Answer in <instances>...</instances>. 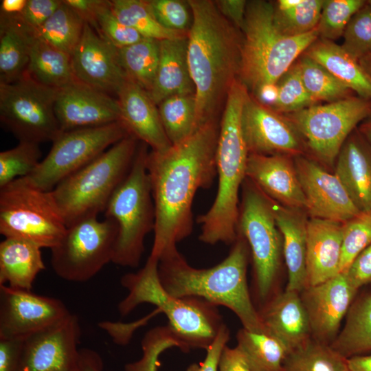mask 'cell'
<instances>
[{"label": "cell", "instance_id": "cell-1", "mask_svg": "<svg viewBox=\"0 0 371 371\" xmlns=\"http://www.w3.org/2000/svg\"><path fill=\"white\" fill-rule=\"evenodd\" d=\"M218 132L212 120L169 150L148 153L146 168L155 211L150 257L159 260L191 234L195 194L210 188L216 175Z\"/></svg>", "mask_w": 371, "mask_h": 371}, {"label": "cell", "instance_id": "cell-2", "mask_svg": "<svg viewBox=\"0 0 371 371\" xmlns=\"http://www.w3.org/2000/svg\"><path fill=\"white\" fill-rule=\"evenodd\" d=\"M192 21L188 32V62L195 89L200 128L216 113L238 78L243 36L214 1L189 0Z\"/></svg>", "mask_w": 371, "mask_h": 371}, {"label": "cell", "instance_id": "cell-3", "mask_svg": "<svg viewBox=\"0 0 371 371\" xmlns=\"http://www.w3.org/2000/svg\"><path fill=\"white\" fill-rule=\"evenodd\" d=\"M232 245L223 261L207 269L190 266L177 249L164 255L158 265L161 284L175 297H199L223 306L236 315L244 328L265 332L247 284L249 246L239 234Z\"/></svg>", "mask_w": 371, "mask_h": 371}, {"label": "cell", "instance_id": "cell-4", "mask_svg": "<svg viewBox=\"0 0 371 371\" xmlns=\"http://www.w3.org/2000/svg\"><path fill=\"white\" fill-rule=\"evenodd\" d=\"M249 94L247 88L237 78L226 96L216 152L217 193L211 207L197 218L201 225L199 238L206 244L229 245L237 238L239 191L246 178L249 155L241 117Z\"/></svg>", "mask_w": 371, "mask_h": 371}, {"label": "cell", "instance_id": "cell-5", "mask_svg": "<svg viewBox=\"0 0 371 371\" xmlns=\"http://www.w3.org/2000/svg\"><path fill=\"white\" fill-rule=\"evenodd\" d=\"M158 265L159 260L149 256L141 269L122 278L128 294L118 305L120 313L126 315L142 303L154 304L167 317V326L183 352L207 350L223 324L217 306L199 297L169 294L161 284Z\"/></svg>", "mask_w": 371, "mask_h": 371}, {"label": "cell", "instance_id": "cell-6", "mask_svg": "<svg viewBox=\"0 0 371 371\" xmlns=\"http://www.w3.org/2000/svg\"><path fill=\"white\" fill-rule=\"evenodd\" d=\"M274 13V5L267 1L247 4L238 78L253 93L263 85L276 84L319 37L317 28L296 36L283 34Z\"/></svg>", "mask_w": 371, "mask_h": 371}, {"label": "cell", "instance_id": "cell-7", "mask_svg": "<svg viewBox=\"0 0 371 371\" xmlns=\"http://www.w3.org/2000/svg\"><path fill=\"white\" fill-rule=\"evenodd\" d=\"M137 148V139L127 135L51 191L67 227L104 212L129 172Z\"/></svg>", "mask_w": 371, "mask_h": 371}, {"label": "cell", "instance_id": "cell-8", "mask_svg": "<svg viewBox=\"0 0 371 371\" xmlns=\"http://www.w3.org/2000/svg\"><path fill=\"white\" fill-rule=\"evenodd\" d=\"M147 145L139 146L131 168L115 190L104 212L117 225L112 262L137 267L144 251V239L154 231L155 211L146 168Z\"/></svg>", "mask_w": 371, "mask_h": 371}, {"label": "cell", "instance_id": "cell-9", "mask_svg": "<svg viewBox=\"0 0 371 371\" xmlns=\"http://www.w3.org/2000/svg\"><path fill=\"white\" fill-rule=\"evenodd\" d=\"M237 234L246 240L251 256L256 293L263 306L271 299L281 266L282 237L271 200L250 179L242 187Z\"/></svg>", "mask_w": 371, "mask_h": 371}, {"label": "cell", "instance_id": "cell-10", "mask_svg": "<svg viewBox=\"0 0 371 371\" xmlns=\"http://www.w3.org/2000/svg\"><path fill=\"white\" fill-rule=\"evenodd\" d=\"M371 113V101L349 96L284 114L302 137L306 155L333 172L341 147Z\"/></svg>", "mask_w": 371, "mask_h": 371}, {"label": "cell", "instance_id": "cell-11", "mask_svg": "<svg viewBox=\"0 0 371 371\" xmlns=\"http://www.w3.org/2000/svg\"><path fill=\"white\" fill-rule=\"evenodd\" d=\"M0 233L39 247L56 246L67 225L52 192L38 190L19 179L0 188Z\"/></svg>", "mask_w": 371, "mask_h": 371}, {"label": "cell", "instance_id": "cell-12", "mask_svg": "<svg viewBox=\"0 0 371 371\" xmlns=\"http://www.w3.org/2000/svg\"><path fill=\"white\" fill-rule=\"evenodd\" d=\"M58 90L27 71L12 82H0L1 122L19 142H53L62 132L55 113Z\"/></svg>", "mask_w": 371, "mask_h": 371}, {"label": "cell", "instance_id": "cell-13", "mask_svg": "<svg viewBox=\"0 0 371 371\" xmlns=\"http://www.w3.org/2000/svg\"><path fill=\"white\" fill-rule=\"evenodd\" d=\"M130 135L120 122L61 132L34 171L19 179L43 191L53 190L64 179L113 144Z\"/></svg>", "mask_w": 371, "mask_h": 371}, {"label": "cell", "instance_id": "cell-14", "mask_svg": "<svg viewBox=\"0 0 371 371\" xmlns=\"http://www.w3.org/2000/svg\"><path fill=\"white\" fill-rule=\"evenodd\" d=\"M117 228L111 219L81 218L67 227L60 242L51 249V265L60 278L88 281L112 262Z\"/></svg>", "mask_w": 371, "mask_h": 371}, {"label": "cell", "instance_id": "cell-15", "mask_svg": "<svg viewBox=\"0 0 371 371\" xmlns=\"http://www.w3.org/2000/svg\"><path fill=\"white\" fill-rule=\"evenodd\" d=\"M71 314L58 299L0 285V339L25 340Z\"/></svg>", "mask_w": 371, "mask_h": 371}, {"label": "cell", "instance_id": "cell-16", "mask_svg": "<svg viewBox=\"0 0 371 371\" xmlns=\"http://www.w3.org/2000/svg\"><path fill=\"white\" fill-rule=\"evenodd\" d=\"M241 126L249 155H306L304 142L290 121L249 94Z\"/></svg>", "mask_w": 371, "mask_h": 371}, {"label": "cell", "instance_id": "cell-17", "mask_svg": "<svg viewBox=\"0 0 371 371\" xmlns=\"http://www.w3.org/2000/svg\"><path fill=\"white\" fill-rule=\"evenodd\" d=\"M294 162L309 218L345 223L361 212L334 172L306 155Z\"/></svg>", "mask_w": 371, "mask_h": 371}, {"label": "cell", "instance_id": "cell-18", "mask_svg": "<svg viewBox=\"0 0 371 371\" xmlns=\"http://www.w3.org/2000/svg\"><path fill=\"white\" fill-rule=\"evenodd\" d=\"M80 328L73 314L23 341L21 371H76Z\"/></svg>", "mask_w": 371, "mask_h": 371}, {"label": "cell", "instance_id": "cell-19", "mask_svg": "<svg viewBox=\"0 0 371 371\" xmlns=\"http://www.w3.org/2000/svg\"><path fill=\"white\" fill-rule=\"evenodd\" d=\"M358 291L346 273H339L322 283L306 287L300 293L312 338L327 344L333 341Z\"/></svg>", "mask_w": 371, "mask_h": 371}, {"label": "cell", "instance_id": "cell-20", "mask_svg": "<svg viewBox=\"0 0 371 371\" xmlns=\"http://www.w3.org/2000/svg\"><path fill=\"white\" fill-rule=\"evenodd\" d=\"M71 60L77 80L109 95H117L128 78L120 63L117 48L87 23Z\"/></svg>", "mask_w": 371, "mask_h": 371}, {"label": "cell", "instance_id": "cell-21", "mask_svg": "<svg viewBox=\"0 0 371 371\" xmlns=\"http://www.w3.org/2000/svg\"><path fill=\"white\" fill-rule=\"evenodd\" d=\"M55 113L62 132L120 121L117 98L76 79L58 90Z\"/></svg>", "mask_w": 371, "mask_h": 371}, {"label": "cell", "instance_id": "cell-22", "mask_svg": "<svg viewBox=\"0 0 371 371\" xmlns=\"http://www.w3.org/2000/svg\"><path fill=\"white\" fill-rule=\"evenodd\" d=\"M116 95L120 107V122L130 135L155 152L163 153L172 146L164 128L158 106L144 89L127 78Z\"/></svg>", "mask_w": 371, "mask_h": 371}, {"label": "cell", "instance_id": "cell-23", "mask_svg": "<svg viewBox=\"0 0 371 371\" xmlns=\"http://www.w3.org/2000/svg\"><path fill=\"white\" fill-rule=\"evenodd\" d=\"M246 177L276 203L306 210L294 157L250 154L247 161Z\"/></svg>", "mask_w": 371, "mask_h": 371}, {"label": "cell", "instance_id": "cell-24", "mask_svg": "<svg viewBox=\"0 0 371 371\" xmlns=\"http://www.w3.org/2000/svg\"><path fill=\"white\" fill-rule=\"evenodd\" d=\"M343 223L309 218L306 226V286L340 273Z\"/></svg>", "mask_w": 371, "mask_h": 371}, {"label": "cell", "instance_id": "cell-25", "mask_svg": "<svg viewBox=\"0 0 371 371\" xmlns=\"http://www.w3.org/2000/svg\"><path fill=\"white\" fill-rule=\"evenodd\" d=\"M258 312L265 331L280 340L289 353L312 338L300 293L285 289L271 297Z\"/></svg>", "mask_w": 371, "mask_h": 371}, {"label": "cell", "instance_id": "cell-26", "mask_svg": "<svg viewBox=\"0 0 371 371\" xmlns=\"http://www.w3.org/2000/svg\"><path fill=\"white\" fill-rule=\"evenodd\" d=\"M333 172L359 211L371 210V146L357 128L341 147Z\"/></svg>", "mask_w": 371, "mask_h": 371}, {"label": "cell", "instance_id": "cell-27", "mask_svg": "<svg viewBox=\"0 0 371 371\" xmlns=\"http://www.w3.org/2000/svg\"><path fill=\"white\" fill-rule=\"evenodd\" d=\"M271 205L282 237V252L288 271L286 289L301 293L306 286V226L309 218L305 210Z\"/></svg>", "mask_w": 371, "mask_h": 371}, {"label": "cell", "instance_id": "cell-28", "mask_svg": "<svg viewBox=\"0 0 371 371\" xmlns=\"http://www.w3.org/2000/svg\"><path fill=\"white\" fill-rule=\"evenodd\" d=\"M160 55L148 94L158 106L177 95L195 94L188 62V36L159 41Z\"/></svg>", "mask_w": 371, "mask_h": 371}, {"label": "cell", "instance_id": "cell-29", "mask_svg": "<svg viewBox=\"0 0 371 371\" xmlns=\"http://www.w3.org/2000/svg\"><path fill=\"white\" fill-rule=\"evenodd\" d=\"M41 249L23 239L5 238L0 243V285L31 291L45 268Z\"/></svg>", "mask_w": 371, "mask_h": 371}, {"label": "cell", "instance_id": "cell-30", "mask_svg": "<svg viewBox=\"0 0 371 371\" xmlns=\"http://www.w3.org/2000/svg\"><path fill=\"white\" fill-rule=\"evenodd\" d=\"M303 54L322 65L359 97L371 101V78L359 60L341 45L318 37Z\"/></svg>", "mask_w": 371, "mask_h": 371}, {"label": "cell", "instance_id": "cell-31", "mask_svg": "<svg viewBox=\"0 0 371 371\" xmlns=\"http://www.w3.org/2000/svg\"><path fill=\"white\" fill-rule=\"evenodd\" d=\"M33 36L17 18L0 17V82H12L27 71Z\"/></svg>", "mask_w": 371, "mask_h": 371}, {"label": "cell", "instance_id": "cell-32", "mask_svg": "<svg viewBox=\"0 0 371 371\" xmlns=\"http://www.w3.org/2000/svg\"><path fill=\"white\" fill-rule=\"evenodd\" d=\"M330 346L346 358L371 352V291L357 295Z\"/></svg>", "mask_w": 371, "mask_h": 371}, {"label": "cell", "instance_id": "cell-33", "mask_svg": "<svg viewBox=\"0 0 371 371\" xmlns=\"http://www.w3.org/2000/svg\"><path fill=\"white\" fill-rule=\"evenodd\" d=\"M27 73L47 87L60 89L74 80L71 56L34 35Z\"/></svg>", "mask_w": 371, "mask_h": 371}, {"label": "cell", "instance_id": "cell-34", "mask_svg": "<svg viewBox=\"0 0 371 371\" xmlns=\"http://www.w3.org/2000/svg\"><path fill=\"white\" fill-rule=\"evenodd\" d=\"M236 339V347L252 371H282L289 351L277 338L266 331L256 333L243 328Z\"/></svg>", "mask_w": 371, "mask_h": 371}, {"label": "cell", "instance_id": "cell-35", "mask_svg": "<svg viewBox=\"0 0 371 371\" xmlns=\"http://www.w3.org/2000/svg\"><path fill=\"white\" fill-rule=\"evenodd\" d=\"M159 41L144 38L131 45L117 48L119 61L127 78L147 92L153 86L159 64Z\"/></svg>", "mask_w": 371, "mask_h": 371}, {"label": "cell", "instance_id": "cell-36", "mask_svg": "<svg viewBox=\"0 0 371 371\" xmlns=\"http://www.w3.org/2000/svg\"><path fill=\"white\" fill-rule=\"evenodd\" d=\"M85 23L81 16L62 1L34 35L71 56L80 40Z\"/></svg>", "mask_w": 371, "mask_h": 371}, {"label": "cell", "instance_id": "cell-37", "mask_svg": "<svg viewBox=\"0 0 371 371\" xmlns=\"http://www.w3.org/2000/svg\"><path fill=\"white\" fill-rule=\"evenodd\" d=\"M161 120L170 143L178 145L199 128L196 121L194 94L177 95L158 104Z\"/></svg>", "mask_w": 371, "mask_h": 371}, {"label": "cell", "instance_id": "cell-38", "mask_svg": "<svg viewBox=\"0 0 371 371\" xmlns=\"http://www.w3.org/2000/svg\"><path fill=\"white\" fill-rule=\"evenodd\" d=\"M282 371H351L348 358L311 338L287 355Z\"/></svg>", "mask_w": 371, "mask_h": 371}, {"label": "cell", "instance_id": "cell-39", "mask_svg": "<svg viewBox=\"0 0 371 371\" xmlns=\"http://www.w3.org/2000/svg\"><path fill=\"white\" fill-rule=\"evenodd\" d=\"M110 3L117 18L144 38L162 41L188 36V32H175L164 27L151 12L147 1L113 0Z\"/></svg>", "mask_w": 371, "mask_h": 371}, {"label": "cell", "instance_id": "cell-40", "mask_svg": "<svg viewBox=\"0 0 371 371\" xmlns=\"http://www.w3.org/2000/svg\"><path fill=\"white\" fill-rule=\"evenodd\" d=\"M304 85L315 103L351 96L352 92L322 65L302 54L297 60Z\"/></svg>", "mask_w": 371, "mask_h": 371}, {"label": "cell", "instance_id": "cell-41", "mask_svg": "<svg viewBox=\"0 0 371 371\" xmlns=\"http://www.w3.org/2000/svg\"><path fill=\"white\" fill-rule=\"evenodd\" d=\"M39 144L19 142L12 148L0 153V188L32 174L39 163Z\"/></svg>", "mask_w": 371, "mask_h": 371}, {"label": "cell", "instance_id": "cell-42", "mask_svg": "<svg viewBox=\"0 0 371 371\" xmlns=\"http://www.w3.org/2000/svg\"><path fill=\"white\" fill-rule=\"evenodd\" d=\"M366 3L363 0H324L317 26L319 37L333 41L342 36L352 16Z\"/></svg>", "mask_w": 371, "mask_h": 371}, {"label": "cell", "instance_id": "cell-43", "mask_svg": "<svg viewBox=\"0 0 371 371\" xmlns=\"http://www.w3.org/2000/svg\"><path fill=\"white\" fill-rule=\"evenodd\" d=\"M371 243V210L361 211L343 223L340 273H345L356 257Z\"/></svg>", "mask_w": 371, "mask_h": 371}, {"label": "cell", "instance_id": "cell-44", "mask_svg": "<svg viewBox=\"0 0 371 371\" xmlns=\"http://www.w3.org/2000/svg\"><path fill=\"white\" fill-rule=\"evenodd\" d=\"M323 0H303L294 9L280 12L276 10L274 21L284 35L296 36L317 28L323 6Z\"/></svg>", "mask_w": 371, "mask_h": 371}, {"label": "cell", "instance_id": "cell-45", "mask_svg": "<svg viewBox=\"0 0 371 371\" xmlns=\"http://www.w3.org/2000/svg\"><path fill=\"white\" fill-rule=\"evenodd\" d=\"M277 85L278 95L272 109L275 111L288 114L315 104L304 85L297 60L281 77Z\"/></svg>", "mask_w": 371, "mask_h": 371}, {"label": "cell", "instance_id": "cell-46", "mask_svg": "<svg viewBox=\"0 0 371 371\" xmlns=\"http://www.w3.org/2000/svg\"><path fill=\"white\" fill-rule=\"evenodd\" d=\"M180 344L168 326L150 330L142 341V356L125 366V371H157L160 355L166 350Z\"/></svg>", "mask_w": 371, "mask_h": 371}, {"label": "cell", "instance_id": "cell-47", "mask_svg": "<svg viewBox=\"0 0 371 371\" xmlns=\"http://www.w3.org/2000/svg\"><path fill=\"white\" fill-rule=\"evenodd\" d=\"M342 36L341 46L355 59L371 54V5L367 1L352 16Z\"/></svg>", "mask_w": 371, "mask_h": 371}, {"label": "cell", "instance_id": "cell-48", "mask_svg": "<svg viewBox=\"0 0 371 371\" xmlns=\"http://www.w3.org/2000/svg\"><path fill=\"white\" fill-rule=\"evenodd\" d=\"M99 35L117 48L135 44L144 38L136 30L122 23L113 13L110 1L98 8L92 27Z\"/></svg>", "mask_w": 371, "mask_h": 371}, {"label": "cell", "instance_id": "cell-49", "mask_svg": "<svg viewBox=\"0 0 371 371\" xmlns=\"http://www.w3.org/2000/svg\"><path fill=\"white\" fill-rule=\"evenodd\" d=\"M150 10L157 21L165 28L188 32L192 16L188 1L181 0H149Z\"/></svg>", "mask_w": 371, "mask_h": 371}, {"label": "cell", "instance_id": "cell-50", "mask_svg": "<svg viewBox=\"0 0 371 371\" xmlns=\"http://www.w3.org/2000/svg\"><path fill=\"white\" fill-rule=\"evenodd\" d=\"M60 0H27L19 21L34 33L54 14L61 4Z\"/></svg>", "mask_w": 371, "mask_h": 371}, {"label": "cell", "instance_id": "cell-51", "mask_svg": "<svg viewBox=\"0 0 371 371\" xmlns=\"http://www.w3.org/2000/svg\"><path fill=\"white\" fill-rule=\"evenodd\" d=\"M229 330L223 324L216 338L206 350L207 355L204 361L199 364L190 365L186 371H218L221 355L229 339Z\"/></svg>", "mask_w": 371, "mask_h": 371}, {"label": "cell", "instance_id": "cell-52", "mask_svg": "<svg viewBox=\"0 0 371 371\" xmlns=\"http://www.w3.org/2000/svg\"><path fill=\"white\" fill-rule=\"evenodd\" d=\"M345 273L358 290L371 283V243L356 257Z\"/></svg>", "mask_w": 371, "mask_h": 371}, {"label": "cell", "instance_id": "cell-53", "mask_svg": "<svg viewBox=\"0 0 371 371\" xmlns=\"http://www.w3.org/2000/svg\"><path fill=\"white\" fill-rule=\"evenodd\" d=\"M23 341L0 339V371H21Z\"/></svg>", "mask_w": 371, "mask_h": 371}, {"label": "cell", "instance_id": "cell-54", "mask_svg": "<svg viewBox=\"0 0 371 371\" xmlns=\"http://www.w3.org/2000/svg\"><path fill=\"white\" fill-rule=\"evenodd\" d=\"M214 2L223 16L236 28L242 30L247 2L245 0H220Z\"/></svg>", "mask_w": 371, "mask_h": 371}, {"label": "cell", "instance_id": "cell-55", "mask_svg": "<svg viewBox=\"0 0 371 371\" xmlns=\"http://www.w3.org/2000/svg\"><path fill=\"white\" fill-rule=\"evenodd\" d=\"M219 371H252L243 355L236 346H225L219 363Z\"/></svg>", "mask_w": 371, "mask_h": 371}, {"label": "cell", "instance_id": "cell-56", "mask_svg": "<svg viewBox=\"0 0 371 371\" xmlns=\"http://www.w3.org/2000/svg\"><path fill=\"white\" fill-rule=\"evenodd\" d=\"M104 0H63V2L76 12L85 23L94 25L97 11Z\"/></svg>", "mask_w": 371, "mask_h": 371}, {"label": "cell", "instance_id": "cell-57", "mask_svg": "<svg viewBox=\"0 0 371 371\" xmlns=\"http://www.w3.org/2000/svg\"><path fill=\"white\" fill-rule=\"evenodd\" d=\"M103 361L100 355L89 348L80 350L76 371H102Z\"/></svg>", "mask_w": 371, "mask_h": 371}, {"label": "cell", "instance_id": "cell-58", "mask_svg": "<svg viewBox=\"0 0 371 371\" xmlns=\"http://www.w3.org/2000/svg\"><path fill=\"white\" fill-rule=\"evenodd\" d=\"M256 99L262 105L273 109L278 95L276 84H266L260 87L254 93Z\"/></svg>", "mask_w": 371, "mask_h": 371}, {"label": "cell", "instance_id": "cell-59", "mask_svg": "<svg viewBox=\"0 0 371 371\" xmlns=\"http://www.w3.org/2000/svg\"><path fill=\"white\" fill-rule=\"evenodd\" d=\"M27 0H2L0 3V17L17 18L25 9Z\"/></svg>", "mask_w": 371, "mask_h": 371}, {"label": "cell", "instance_id": "cell-60", "mask_svg": "<svg viewBox=\"0 0 371 371\" xmlns=\"http://www.w3.org/2000/svg\"><path fill=\"white\" fill-rule=\"evenodd\" d=\"M348 363L351 371H371V353L349 357Z\"/></svg>", "mask_w": 371, "mask_h": 371}, {"label": "cell", "instance_id": "cell-61", "mask_svg": "<svg viewBox=\"0 0 371 371\" xmlns=\"http://www.w3.org/2000/svg\"><path fill=\"white\" fill-rule=\"evenodd\" d=\"M357 130L371 146V113L361 122Z\"/></svg>", "mask_w": 371, "mask_h": 371}, {"label": "cell", "instance_id": "cell-62", "mask_svg": "<svg viewBox=\"0 0 371 371\" xmlns=\"http://www.w3.org/2000/svg\"><path fill=\"white\" fill-rule=\"evenodd\" d=\"M303 0H279L277 1L276 10L280 12H289L302 2Z\"/></svg>", "mask_w": 371, "mask_h": 371}, {"label": "cell", "instance_id": "cell-63", "mask_svg": "<svg viewBox=\"0 0 371 371\" xmlns=\"http://www.w3.org/2000/svg\"><path fill=\"white\" fill-rule=\"evenodd\" d=\"M361 66L371 78V54L359 60Z\"/></svg>", "mask_w": 371, "mask_h": 371}, {"label": "cell", "instance_id": "cell-64", "mask_svg": "<svg viewBox=\"0 0 371 371\" xmlns=\"http://www.w3.org/2000/svg\"><path fill=\"white\" fill-rule=\"evenodd\" d=\"M368 3L371 5V0L367 1Z\"/></svg>", "mask_w": 371, "mask_h": 371}]
</instances>
